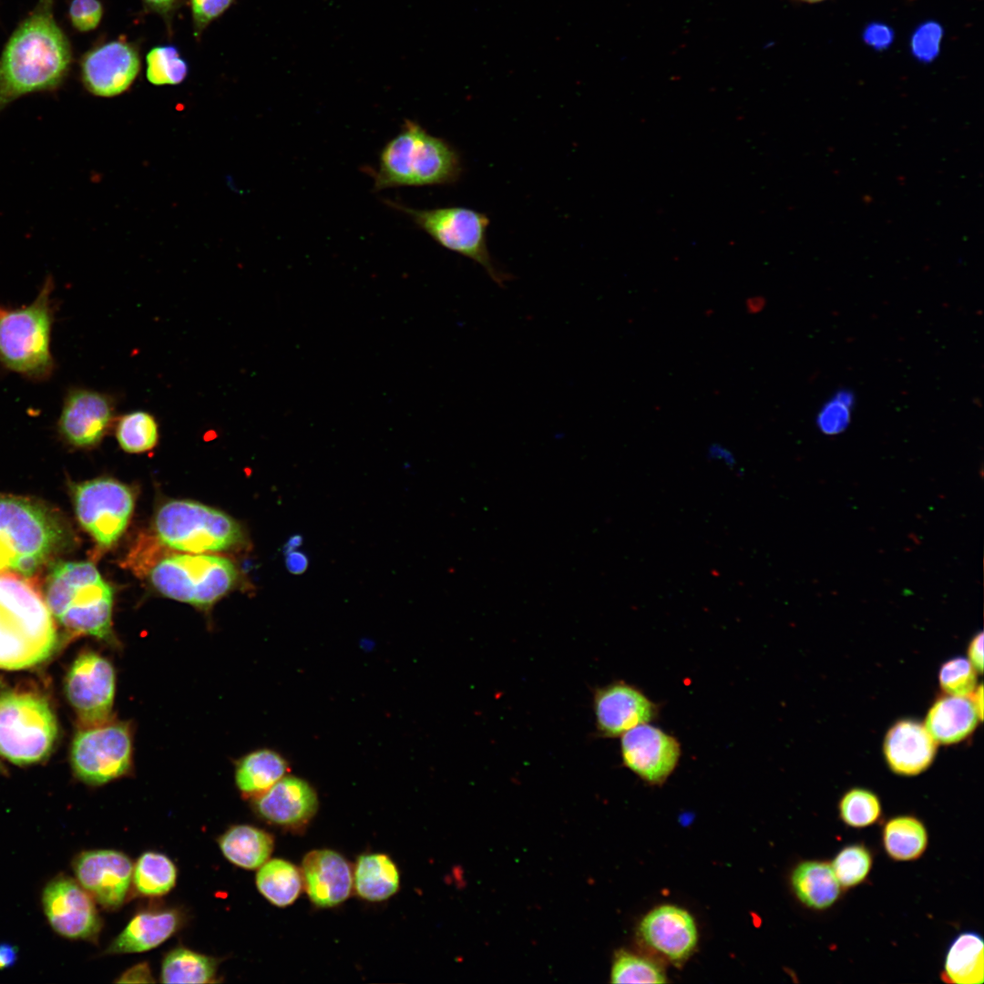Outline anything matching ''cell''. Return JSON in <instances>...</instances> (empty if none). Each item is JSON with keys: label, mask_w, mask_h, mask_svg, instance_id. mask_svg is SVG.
Segmentation results:
<instances>
[{"label": "cell", "mask_w": 984, "mask_h": 984, "mask_svg": "<svg viewBox=\"0 0 984 984\" xmlns=\"http://www.w3.org/2000/svg\"><path fill=\"white\" fill-rule=\"evenodd\" d=\"M71 59L69 42L54 17L53 0H38L0 57V112L22 96L58 87Z\"/></svg>", "instance_id": "6da1fadb"}, {"label": "cell", "mask_w": 984, "mask_h": 984, "mask_svg": "<svg viewBox=\"0 0 984 984\" xmlns=\"http://www.w3.org/2000/svg\"><path fill=\"white\" fill-rule=\"evenodd\" d=\"M56 644V623L36 585L27 576L0 571V669L42 663Z\"/></svg>", "instance_id": "7a4b0ae2"}, {"label": "cell", "mask_w": 984, "mask_h": 984, "mask_svg": "<svg viewBox=\"0 0 984 984\" xmlns=\"http://www.w3.org/2000/svg\"><path fill=\"white\" fill-rule=\"evenodd\" d=\"M463 172L457 150L420 124L405 119L383 147L377 166L369 169L374 190L399 187L449 185Z\"/></svg>", "instance_id": "3957f363"}, {"label": "cell", "mask_w": 984, "mask_h": 984, "mask_svg": "<svg viewBox=\"0 0 984 984\" xmlns=\"http://www.w3.org/2000/svg\"><path fill=\"white\" fill-rule=\"evenodd\" d=\"M56 621L72 635L116 643L113 589L89 562H60L51 569L44 595Z\"/></svg>", "instance_id": "277c9868"}, {"label": "cell", "mask_w": 984, "mask_h": 984, "mask_svg": "<svg viewBox=\"0 0 984 984\" xmlns=\"http://www.w3.org/2000/svg\"><path fill=\"white\" fill-rule=\"evenodd\" d=\"M53 290L48 277L30 304L12 308L0 302V364L35 382L49 379L56 367L51 352Z\"/></svg>", "instance_id": "5b68a950"}, {"label": "cell", "mask_w": 984, "mask_h": 984, "mask_svg": "<svg viewBox=\"0 0 984 984\" xmlns=\"http://www.w3.org/2000/svg\"><path fill=\"white\" fill-rule=\"evenodd\" d=\"M66 539L56 517L28 499L0 496V571L29 577Z\"/></svg>", "instance_id": "8992f818"}, {"label": "cell", "mask_w": 984, "mask_h": 984, "mask_svg": "<svg viewBox=\"0 0 984 984\" xmlns=\"http://www.w3.org/2000/svg\"><path fill=\"white\" fill-rule=\"evenodd\" d=\"M56 717L41 694L26 690L0 692V755L16 764L46 758L56 742Z\"/></svg>", "instance_id": "52a82bcc"}, {"label": "cell", "mask_w": 984, "mask_h": 984, "mask_svg": "<svg viewBox=\"0 0 984 984\" xmlns=\"http://www.w3.org/2000/svg\"><path fill=\"white\" fill-rule=\"evenodd\" d=\"M154 528L165 546L187 553L222 551L240 546L245 533L227 514L190 500H170L155 514Z\"/></svg>", "instance_id": "ba28073f"}, {"label": "cell", "mask_w": 984, "mask_h": 984, "mask_svg": "<svg viewBox=\"0 0 984 984\" xmlns=\"http://www.w3.org/2000/svg\"><path fill=\"white\" fill-rule=\"evenodd\" d=\"M239 576L230 559L204 553L167 556L149 572L151 584L163 596L200 609L231 590Z\"/></svg>", "instance_id": "9c48e42d"}, {"label": "cell", "mask_w": 984, "mask_h": 984, "mask_svg": "<svg viewBox=\"0 0 984 984\" xmlns=\"http://www.w3.org/2000/svg\"><path fill=\"white\" fill-rule=\"evenodd\" d=\"M385 204L404 213L443 248L458 253L481 266L499 286L510 280L494 262L487 246L489 218L466 207L415 209L385 200Z\"/></svg>", "instance_id": "30bf717a"}, {"label": "cell", "mask_w": 984, "mask_h": 984, "mask_svg": "<svg viewBox=\"0 0 984 984\" xmlns=\"http://www.w3.org/2000/svg\"><path fill=\"white\" fill-rule=\"evenodd\" d=\"M132 753L129 726L108 720L81 726L72 742L70 758L79 780L90 785H101L129 772Z\"/></svg>", "instance_id": "8fae6325"}, {"label": "cell", "mask_w": 984, "mask_h": 984, "mask_svg": "<svg viewBox=\"0 0 984 984\" xmlns=\"http://www.w3.org/2000/svg\"><path fill=\"white\" fill-rule=\"evenodd\" d=\"M73 498L79 523L100 547H111L118 540L134 508L128 487L115 479L97 478L76 485Z\"/></svg>", "instance_id": "7c38bea8"}, {"label": "cell", "mask_w": 984, "mask_h": 984, "mask_svg": "<svg viewBox=\"0 0 984 984\" xmlns=\"http://www.w3.org/2000/svg\"><path fill=\"white\" fill-rule=\"evenodd\" d=\"M66 693L81 726L108 721L116 693L112 663L94 651L82 652L67 672Z\"/></svg>", "instance_id": "4fadbf2b"}, {"label": "cell", "mask_w": 984, "mask_h": 984, "mask_svg": "<svg viewBox=\"0 0 984 984\" xmlns=\"http://www.w3.org/2000/svg\"><path fill=\"white\" fill-rule=\"evenodd\" d=\"M45 915L52 928L70 939H94L101 928V920L94 899L76 880L57 876L45 887L42 895Z\"/></svg>", "instance_id": "5bb4252c"}, {"label": "cell", "mask_w": 984, "mask_h": 984, "mask_svg": "<svg viewBox=\"0 0 984 984\" xmlns=\"http://www.w3.org/2000/svg\"><path fill=\"white\" fill-rule=\"evenodd\" d=\"M115 415V401L104 393L70 388L63 400L57 421L60 436L77 447H92L100 443Z\"/></svg>", "instance_id": "9a60e30c"}, {"label": "cell", "mask_w": 984, "mask_h": 984, "mask_svg": "<svg viewBox=\"0 0 984 984\" xmlns=\"http://www.w3.org/2000/svg\"><path fill=\"white\" fill-rule=\"evenodd\" d=\"M623 764L651 784L663 783L676 768L681 745L672 735L650 724H640L621 736Z\"/></svg>", "instance_id": "2e32d148"}, {"label": "cell", "mask_w": 984, "mask_h": 984, "mask_svg": "<svg viewBox=\"0 0 984 984\" xmlns=\"http://www.w3.org/2000/svg\"><path fill=\"white\" fill-rule=\"evenodd\" d=\"M77 882L100 906L116 909L125 901L133 874L129 857L109 849L86 851L73 864Z\"/></svg>", "instance_id": "e0dca14e"}, {"label": "cell", "mask_w": 984, "mask_h": 984, "mask_svg": "<svg viewBox=\"0 0 984 984\" xmlns=\"http://www.w3.org/2000/svg\"><path fill=\"white\" fill-rule=\"evenodd\" d=\"M140 60L137 48L125 41L105 43L87 52L81 77L93 95L110 97L125 92L137 77Z\"/></svg>", "instance_id": "ac0fdd59"}, {"label": "cell", "mask_w": 984, "mask_h": 984, "mask_svg": "<svg viewBox=\"0 0 984 984\" xmlns=\"http://www.w3.org/2000/svg\"><path fill=\"white\" fill-rule=\"evenodd\" d=\"M638 933L647 947L676 966L690 958L698 942L692 916L673 905L651 910L640 923Z\"/></svg>", "instance_id": "d6986e66"}, {"label": "cell", "mask_w": 984, "mask_h": 984, "mask_svg": "<svg viewBox=\"0 0 984 984\" xmlns=\"http://www.w3.org/2000/svg\"><path fill=\"white\" fill-rule=\"evenodd\" d=\"M593 709L598 732L604 737L621 736L627 731L651 722L658 707L641 691L623 682L596 690Z\"/></svg>", "instance_id": "ffe728a7"}, {"label": "cell", "mask_w": 984, "mask_h": 984, "mask_svg": "<svg viewBox=\"0 0 984 984\" xmlns=\"http://www.w3.org/2000/svg\"><path fill=\"white\" fill-rule=\"evenodd\" d=\"M303 887L313 904L335 907L346 900L354 887L353 870L348 861L331 849L307 853L302 862Z\"/></svg>", "instance_id": "44dd1931"}, {"label": "cell", "mask_w": 984, "mask_h": 984, "mask_svg": "<svg viewBox=\"0 0 984 984\" xmlns=\"http://www.w3.org/2000/svg\"><path fill=\"white\" fill-rule=\"evenodd\" d=\"M319 805L315 789L304 779L285 775L261 794L254 797L257 814L272 824L300 827L316 814Z\"/></svg>", "instance_id": "7402d4cb"}, {"label": "cell", "mask_w": 984, "mask_h": 984, "mask_svg": "<svg viewBox=\"0 0 984 984\" xmlns=\"http://www.w3.org/2000/svg\"><path fill=\"white\" fill-rule=\"evenodd\" d=\"M886 761L892 772L912 776L932 764L937 742L925 725L914 720H901L887 731L883 744Z\"/></svg>", "instance_id": "603a6c76"}, {"label": "cell", "mask_w": 984, "mask_h": 984, "mask_svg": "<svg viewBox=\"0 0 984 984\" xmlns=\"http://www.w3.org/2000/svg\"><path fill=\"white\" fill-rule=\"evenodd\" d=\"M180 919L174 909L139 912L114 938L106 953H139L155 948L179 929Z\"/></svg>", "instance_id": "cb8c5ba5"}, {"label": "cell", "mask_w": 984, "mask_h": 984, "mask_svg": "<svg viewBox=\"0 0 984 984\" xmlns=\"http://www.w3.org/2000/svg\"><path fill=\"white\" fill-rule=\"evenodd\" d=\"M981 721L971 699L947 695L938 699L928 712L925 727L937 743H957L967 738Z\"/></svg>", "instance_id": "d4e9b609"}, {"label": "cell", "mask_w": 984, "mask_h": 984, "mask_svg": "<svg viewBox=\"0 0 984 984\" xmlns=\"http://www.w3.org/2000/svg\"><path fill=\"white\" fill-rule=\"evenodd\" d=\"M791 885L799 901L815 910L830 907L841 892L831 864L819 860L800 862L791 874Z\"/></svg>", "instance_id": "484cf974"}, {"label": "cell", "mask_w": 984, "mask_h": 984, "mask_svg": "<svg viewBox=\"0 0 984 984\" xmlns=\"http://www.w3.org/2000/svg\"><path fill=\"white\" fill-rule=\"evenodd\" d=\"M289 770V763L278 752L265 748L255 750L238 762L236 785L242 794L254 798L285 776Z\"/></svg>", "instance_id": "4316f807"}, {"label": "cell", "mask_w": 984, "mask_h": 984, "mask_svg": "<svg viewBox=\"0 0 984 984\" xmlns=\"http://www.w3.org/2000/svg\"><path fill=\"white\" fill-rule=\"evenodd\" d=\"M984 943L974 931L959 933L947 951L941 978L956 984H981L984 981Z\"/></svg>", "instance_id": "83f0119b"}, {"label": "cell", "mask_w": 984, "mask_h": 984, "mask_svg": "<svg viewBox=\"0 0 984 984\" xmlns=\"http://www.w3.org/2000/svg\"><path fill=\"white\" fill-rule=\"evenodd\" d=\"M219 846L232 864L245 869H257L269 859L274 840L271 834L258 827L237 825L220 836Z\"/></svg>", "instance_id": "f1b7e54d"}, {"label": "cell", "mask_w": 984, "mask_h": 984, "mask_svg": "<svg viewBox=\"0 0 984 984\" xmlns=\"http://www.w3.org/2000/svg\"><path fill=\"white\" fill-rule=\"evenodd\" d=\"M357 895L368 901H383L395 895L400 885L398 869L384 854L361 855L353 871Z\"/></svg>", "instance_id": "f546056e"}, {"label": "cell", "mask_w": 984, "mask_h": 984, "mask_svg": "<svg viewBox=\"0 0 984 984\" xmlns=\"http://www.w3.org/2000/svg\"><path fill=\"white\" fill-rule=\"evenodd\" d=\"M883 846L887 856L896 861L919 858L928 846V835L924 824L911 815L889 819L883 827Z\"/></svg>", "instance_id": "4dcf8cb0"}, {"label": "cell", "mask_w": 984, "mask_h": 984, "mask_svg": "<svg viewBox=\"0 0 984 984\" xmlns=\"http://www.w3.org/2000/svg\"><path fill=\"white\" fill-rule=\"evenodd\" d=\"M256 886L261 894L277 907L292 905L303 887L301 870L291 862L274 858L259 867Z\"/></svg>", "instance_id": "1f68e13d"}, {"label": "cell", "mask_w": 984, "mask_h": 984, "mask_svg": "<svg viewBox=\"0 0 984 984\" xmlns=\"http://www.w3.org/2000/svg\"><path fill=\"white\" fill-rule=\"evenodd\" d=\"M215 958L186 948L169 951L161 965L163 983H209L217 971Z\"/></svg>", "instance_id": "d6a6232c"}, {"label": "cell", "mask_w": 984, "mask_h": 984, "mask_svg": "<svg viewBox=\"0 0 984 984\" xmlns=\"http://www.w3.org/2000/svg\"><path fill=\"white\" fill-rule=\"evenodd\" d=\"M177 868L165 855L145 852L133 866L132 881L136 890L146 897H160L176 884Z\"/></svg>", "instance_id": "836d02e7"}, {"label": "cell", "mask_w": 984, "mask_h": 984, "mask_svg": "<svg viewBox=\"0 0 984 984\" xmlns=\"http://www.w3.org/2000/svg\"><path fill=\"white\" fill-rule=\"evenodd\" d=\"M116 437L125 452L138 454L149 451L159 440L158 422L155 416L147 411L127 413L118 420Z\"/></svg>", "instance_id": "e575fe53"}, {"label": "cell", "mask_w": 984, "mask_h": 984, "mask_svg": "<svg viewBox=\"0 0 984 984\" xmlns=\"http://www.w3.org/2000/svg\"><path fill=\"white\" fill-rule=\"evenodd\" d=\"M612 983H666V974L656 962L620 950L615 954L611 968Z\"/></svg>", "instance_id": "d590c367"}, {"label": "cell", "mask_w": 984, "mask_h": 984, "mask_svg": "<svg viewBox=\"0 0 984 984\" xmlns=\"http://www.w3.org/2000/svg\"><path fill=\"white\" fill-rule=\"evenodd\" d=\"M842 821L856 828L869 826L881 816L879 798L872 791L865 788H852L841 797L838 804Z\"/></svg>", "instance_id": "8d00e7d4"}, {"label": "cell", "mask_w": 984, "mask_h": 984, "mask_svg": "<svg viewBox=\"0 0 984 984\" xmlns=\"http://www.w3.org/2000/svg\"><path fill=\"white\" fill-rule=\"evenodd\" d=\"M148 80L157 86L177 85L188 74V65L173 46H155L146 56Z\"/></svg>", "instance_id": "74e56055"}, {"label": "cell", "mask_w": 984, "mask_h": 984, "mask_svg": "<svg viewBox=\"0 0 984 984\" xmlns=\"http://www.w3.org/2000/svg\"><path fill=\"white\" fill-rule=\"evenodd\" d=\"M872 855L863 845L843 847L834 857L832 869L841 887L849 888L861 884L872 867Z\"/></svg>", "instance_id": "f35d334b"}, {"label": "cell", "mask_w": 984, "mask_h": 984, "mask_svg": "<svg viewBox=\"0 0 984 984\" xmlns=\"http://www.w3.org/2000/svg\"><path fill=\"white\" fill-rule=\"evenodd\" d=\"M938 680L947 694L969 697L977 687V671L968 659L956 657L942 664Z\"/></svg>", "instance_id": "ab89813d"}, {"label": "cell", "mask_w": 984, "mask_h": 984, "mask_svg": "<svg viewBox=\"0 0 984 984\" xmlns=\"http://www.w3.org/2000/svg\"><path fill=\"white\" fill-rule=\"evenodd\" d=\"M944 35L942 26L934 20L919 24L910 37V51L914 58L923 64L933 62L939 55Z\"/></svg>", "instance_id": "60d3db41"}, {"label": "cell", "mask_w": 984, "mask_h": 984, "mask_svg": "<svg viewBox=\"0 0 984 984\" xmlns=\"http://www.w3.org/2000/svg\"><path fill=\"white\" fill-rule=\"evenodd\" d=\"M103 16V5L99 0H72L69 18L73 26L80 32L94 30Z\"/></svg>", "instance_id": "b9f144b4"}, {"label": "cell", "mask_w": 984, "mask_h": 984, "mask_svg": "<svg viewBox=\"0 0 984 984\" xmlns=\"http://www.w3.org/2000/svg\"><path fill=\"white\" fill-rule=\"evenodd\" d=\"M232 2L233 0H190L196 29H203L223 14Z\"/></svg>", "instance_id": "7bdbcfd3"}, {"label": "cell", "mask_w": 984, "mask_h": 984, "mask_svg": "<svg viewBox=\"0 0 984 984\" xmlns=\"http://www.w3.org/2000/svg\"><path fill=\"white\" fill-rule=\"evenodd\" d=\"M848 420L849 413L846 404L835 400L823 410L818 418V425L825 434L835 435L846 428Z\"/></svg>", "instance_id": "ee69618b"}, {"label": "cell", "mask_w": 984, "mask_h": 984, "mask_svg": "<svg viewBox=\"0 0 984 984\" xmlns=\"http://www.w3.org/2000/svg\"><path fill=\"white\" fill-rule=\"evenodd\" d=\"M862 38L874 50L884 51L892 45L895 39V32L888 25L876 21L865 26Z\"/></svg>", "instance_id": "f6af8a7d"}, {"label": "cell", "mask_w": 984, "mask_h": 984, "mask_svg": "<svg viewBox=\"0 0 984 984\" xmlns=\"http://www.w3.org/2000/svg\"><path fill=\"white\" fill-rule=\"evenodd\" d=\"M707 458L721 463L728 467H734L737 464L734 453L727 446L719 443H712L707 447Z\"/></svg>", "instance_id": "bcb514c9"}, {"label": "cell", "mask_w": 984, "mask_h": 984, "mask_svg": "<svg viewBox=\"0 0 984 984\" xmlns=\"http://www.w3.org/2000/svg\"><path fill=\"white\" fill-rule=\"evenodd\" d=\"M285 566L290 573L301 575L306 571L309 566L308 556L297 549L288 552L285 554Z\"/></svg>", "instance_id": "7dc6e473"}, {"label": "cell", "mask_w": 984, "mask_h": 984, "mask_svg": "<svg viewBox=\"0 0 984 984\" xmlns=\"http://www.w3.org/2000/svg\"><path fill=\"white\" fill-rule=\"evenodd\" d=\"M969 661L976 671L983 670V633L979 632L970 641L968 648Z\"/></svg>", "instance_id": "c3c4849f"}, {"label": "cell", "mask_w": 984, "mask_h": 984, "mask_svg": "<svg viewBox=\"0 0 984 984\" xmlns=\"http://www.w3.org/2000/svg\"><path fill=\"white\" fill-rule=\"evenodd\" d=\"M118 982H151L152 978L147 964H139L125 972Z\"/></svg>", "instance_id": "681fc988"}, {"label": "cell", "mask_w": 984, "mask_h": 984, "mask_svg": "<svg viewBox=\"0 0 984 984\" xmlns=\"http://www.w3.org/2000/svg\"><path fill=\"white\" fill-rule=\"evenodd\" d=\"M18 949L9 943H0V969L12 967L17 959Z\"/></svg>", "instance_id": "f907efd6"}, {"label": "cell", "mask_w": 984, "mask_h": 984, "mask_svg": "<svg viewBox=\"0 0 984 984\" xmlns=\"http://www.w3.org/2000/svg\"><path fill=\"white\" fill-rule=\"evenodd\" d=\"M143 2L150 10L167 15L177 7L180 0H143Z\"/></svg>", "instance_id": "816d5d0a"}, {"label": "cell", "mask_w": 984, "mask_h": 984, "mask_svg": "<svg viewBox=\"0 0 984 984\" xmlns=\"http://www.w3.org/2000/svg\"><path fill=\"white\" fill-rule=\"evenodd\" d=\"M971 695H972L971 701L973 702V705H974V707H975V709L977 711V713H978L979 719L982 720V714H983V687H982V685L980 684L979 686L976 687L975 691L973 692V693Z\"/></svg>", "instance_id": "f5cc1de1"}, {"label": "cell", "mask_w": 984, "mask_h": 984, "mask_svg": "<svg viewBox=\"0 0 984 984\" xmlns=\"http://www.w3.org/2000/svg\"><path fill=\"white\" fill-rule=\"evenodd\" d=\"M302 544V537L301 535L296 534V535L292 536L288 539V541L284 544V547H283L284 554H286L288 552H291V551H293V550H296Z\"/></svg>", "instance_id": "db71d44e"}, {"label": "cell", "mask_w": 984, "mask_h": 984, "mask_svg": "<svg viewBox=\"0 0 984 984\" xmlns=\"http://www.w3.org/2000/svg\"><path fill=\"white\" fill-rule=\"evenodd\" d=\"M763 299H760L758 297H752L747 301L746 308L748 309L749 313H757L763 308Z\"/></svg>", "instance_id": "11a10c76"}, {"label": "cell", "mask_w": 984, "mask_h": 984, "mask_svg": "<svg viewBox=\"0 0 984 984\" xmlns=\"http://www.w3.org/2000/svg\"><path fill=\"white\" fill-rule=\"evenodd\" d=\"M802 1H805V2H807V3H816V2L823 1V0H802Z\"/></svg>", "instance_id": "9f6ffc18"}]
</instances>
